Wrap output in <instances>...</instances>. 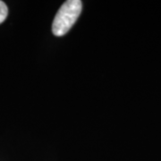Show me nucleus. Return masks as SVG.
Instances as JSON below:
<instances>
[{"instance_id": "f257e3e1", "label": "nucleus", "mask_w": 161, "mask_h": 161, "mask_svg": "<svg viewBox=\"0 0 161 161\" xmlns=\"http://www.w3.org/2000/svg\"><path fill=\"white\" fill-rule=\"evenodd\" d=\"M81 8L82 2L80 0L65 1L54 18L52 24L53 34L58 37L66 34L80 16Z\"/></svg>"}, {"instance_id": "f03ea898", "label": "nucleus", "mask_w": 161, "mask_h": 161, "mask_svg": "<svg viewBox=\"0 0 161 161\" xmlns=\"http://www.w3.org/2000/svg\"><path fill=\"white\" fill-rule=\"evenodd\" d=\"M8 14V8L6 4L0 0V23H2L7 17Z\"/></svg>"}]
</instances>
